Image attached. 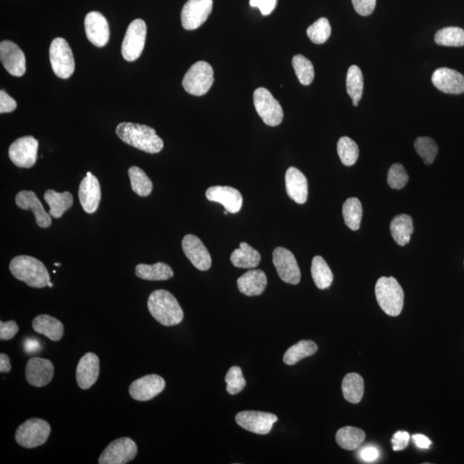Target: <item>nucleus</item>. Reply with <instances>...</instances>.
I'll list each match as a JSON object with an SVG mask.
<instances>
[{
	"label": "nucleus",
	"mask_w": 464,
	"mask_h": 464,
	"mask_svg": "<svg viewBox=\"0 0 464 464\" xmlns=\"http://www.w3.org/2000/svg\"><path fill=\"white\" fill-rule=\"evenodd\" d=\"M228 213H228L227 211V212H225V215H227Z\"/></svg>",
	"instance_id": "bf43d9fd"
},
{
	"label": "nucleus",
	"mask_w": 464,
	"mask_h": 464,
	"mask_svg": "<svg viewBox=\"0 0 464 464\" xmlns=\"http://www.w3.org/2000/svg\"><path fill=\"white\" fill-rule=\"evenodd\" d=\"M32 327L35 332L43 334L52 341H59L63 337L62 322L48 315H39L32 322Z\"/></svg>",
	"instance_id": "bb28decb"
},
{
	"label": "nucleus",
	"mask_w": 464,
	"mask_h": 464,
	"mask_svg": "<svg viewBox=\"0 0 464 464\" xmlns=\"http://www.w3.org/2000/svg\"><path fill=\"white\" fill-rule=\"evenodd\" d=\"M414 148L419 156L423 159V162L427 165L434 163L438 152L437 143L429 137H419L414 141Z\"/></svg>",
	"instance_id": "79ce46f5"
},
{
	"label": "nucleus",
	"mask_w": 464,
	"mask_h": 464,
	"mask_svg": "<svg viewBox=\"0 0 464 464\" xmlns=\"http://www.w3.org/2000/svg\"><path fill=\"white\" fill-rule=\"evenodd\" d=\"M390 232L395 243L400 246L407 245L414 232L412 217L407 215L395 216L390 223Z\"/></svg>",
	"instance_id": "7c9ffc66"
},
{
	"label": "nucleus",
	"mask_w": 464,
	"mask_h": 464,
	"mask_svg": "<svg viewBox=\"0 0 464 464\" xmlns=\"http://www.w3.org/2000/svg\"><path fill=\"white\" fill-rule=\"evenodd\" d=\"M128 176L130 179L132 191L141 197L151 195L153 188L152 181L145 174L143 169L132 166L128 169Z\"/></svg>",
	"instance_id": "e433bc0d"
},
{
	"label": "nucleus",
	"mask_w": 464,
	"mask_h": 464,
	"mask_svg": "<svg viewBox=\"0 0 464 464\" xmlns=\"http://www.w3.org/2000/svg\"><path fill=\"white\" fill-rule=\"evenodd\" d=\"M115 132L117 136L123 142L138 150L151 154H155L163 150V140L157 136L154 129L147 125L123 123L117 126Z\"/></svg>",
	"instance_id": "f257e3e1"
},
{
	"label": "nucleus",
	"mask_w": 464,
	"mask_h": 464,
	"mask_svg": "<svg viewBox=\"0 0 464 464\" xmlns=\"http://www.w3.org/2000/svg\"><path fill=\"white\" fill-rule=\"evenodd\" d=\"M50 63L56 76L67 79L74 74L75 62L69 44L62 38L52 40L50 48Z\"/></svg>",
	"instance_id": "0eeeda50"
},
{
	"label": "nucleus",
	"mask_w": 464,
	"mask_h": 464,
	"mask_svg": "<svg viewBox=\"0 0 464 464\" xmlns=\"http://www.w3.org/2000/svg\"><path fill=\"white\" fill-rule=\"evenodd\" d=\"M285 188L290 199L298 204H305L308 198V181L295 167H290L285 173Z\"/></svg>",
	"instance_id": "393cba45"
},
{
	"label": "nucleus",
	"mask_w": 464,
	"mask_h": 464,
	"mask_svg": "<svg viewBox=\"0 0 464 464\" xmlns=\"http://www.w3.org/2000/svg\"><path fill=\"white\" fill-rule=\"evenodd\" d=\"M55 367L47 358H32L27 363L26 376L27 382L34 387H44L54 378Z\"/></svg>",
	"instance_id": "aec40b11"
},
{
	"label": "nucleus",
	"mask_w": 464,
	"mask_h": 464,
	"mask_svg": "<svg viewBox=\"0 0 464 464\" xmlns=\"http://www.w3.org/2000/svg\"><path fill=\"white\" fill-rule=\"evenodd\" d=\"M165 385L164 379L159 375H147L131 383L129 394L135 401H150L162 392Z\"/></svg>",
	"instance_id": "2eb2a0df"
},
{
	"label": "nucleus",
	"mask_w": 464,
	"mask_h": 464,
	"mask_svg": "<svg viewBox=\"0 0 464 464\" xmlns=\"http://www.w3.org/2000/svg\"><path fill=\"white\" fill-rule=\"evenodd\" d=\"M18 330L17 322L14 321L0 322V340H11L18 334Z\"/></svg>",
	"instance_id": "49530a36"
},
{
	"label": "nucleus",
	"mask_w": 464,
	"mask_h": 464,
	"mask_svg": "<svg viewBox=\"0 0 464 464\" xmlns=\"http://www.w3.org/2000/svg\"><path fill=\"white\" fill-rule=\"evenodd\" d=\"M337 152L341 163L346 166H352L357 162L360 150L355 141L349 137H341L338 141Z\"/></svg>",
	"instance_id": "ea45409f"
},
{
	"label": "nucleus",
	"mask_w": 464,
	"mask_h": 464,
	"mask_svg": "<svg viewBox=\"0 0 464 464\" xmlns=\"http://www.w3.org/2000/svg\"><path fill=\"white\" fill-rule=\"evenodd\" d=\"M181 247H183L185 256L197 269L200 271H207L211 268V256L199 237L191 235V234L186 235L181 242Z\"/></svg>",
	"instance_id": "dca6fc26"
},
{
	"label": "nucleus",
	"mask_w": 464,
	"mask_h": 464,
	"mask_svg": "<svg viewBox=\"0 0 464 464\" xmlns=\"http://www.w3.org/2000/svg\"><path fill=\"white\" fill-rule=\"evenodd\" d=\"M138 447L132 439L120 438L108 445L98 459L99 464H127L136 458Z\"/></svg>",
	"instance_id": "9d476101"
},
{
	"label": "nucleus",
	"mask_w": 464,
	"mask_h": 464,
	"mask_svg": "<svg viewBox=\"0 0 464 464\" xmlns=\"http://www.w3.org/2000/svg\"><path fill=\"white\" fill-rule=\"evenodd\" d=\"M99 373L100 361L98 355L93 353L84 354L76 370V379L79 388L90 389L98 381Z\"/></svg>",
	"instance_id": "5701e85b"
},
{
	"label": "nucleus",
	"mask_w": 464,
	"mask_h": 464,
	"mask_svg": "<svg viewBox=\"0 0 464 464\" xmlns=\"http://www.w3.org/2000/svg\"><path fill=\"white\" fill-rule=\"evenodd\" d=\"M254 105L257 114L266 125L278 126L284 118V112L280 103L273 98L267 89L261 87L254 92Z\"/></svg>",
	"instance_id": "6e6552de"
},
{
	"label": "nucleus",
	"mask_w": 464,
	"mask_h": 464,
	"mask_svg": "<svg viewBox=\"0 0 464 464\" xmlns=\"http://www.w3.org/2000/svg\"><path fill=\"white\" fill-rule=\"evenodd\" d=\"M278 421L276 414L261 412V411H243L236 415V422L242 429L253 434H268L273 424Z\"/></svg>",
	"instance_id": "4468645a"
},
{
	"label": "nucleus",
	"mask_w": 464,
	"mask_h": 464,
	"mask_svg": "<svg viewBox=\"0 0 464 464\" xmlns=\"http://www.w3.org/2000/svg\"><path fill=\"white\" fill-rule=\"evenodd\" d=\"M434 41L439 46L463 47L464 30L458 27H446L437 31Z\"/></svg>",
	"instance_id": "58836bf2"
},
{
	"label": "nucleus",
	"mask_w": 464,
	"mask_h": 464,
	"mask_svg": "<svg viewBox=\"0 0 464 464\" xmlns=\"http://www.w3.org/2000/svg\"><path fill=\"white\" fill-rule=\"evenodd\" d=\"M38 140L33 136L22 137L11 145L10 159L18 168L30 169L38 160Z\"/></svg>",
	"instance_id": "9b49d317"
},
{
	"label": "nucleus",
	"mask_w": 464,
	"mask_h": 464,
	"mask_svg": "<svg viewBox=\"0 0 464 464\" xmlns=\"http://www.w3.org/2000/svg\"><path fill=\"white\" fill-rule=\"evenodd\" d=\"M51 434L50 423L43 419L33 418L20 425L16 431V441L19 446L33 449L47 441Z\"/></svg>",
	"instance_id": "39448f33"
},
{
	"label": "nucleus",
	"mask_w": 464,
	"mask_h": 464,
	"mask_svg": "<svg viewBox=\"0 0 464 464\" xmlns=\"http://www.w3.org/2000/svg\"><path fill=\"white\" fill-rule=\"evenodd\" d=\"M10 271L17 280L33 288L48 286L50 276L41 261L30 256H18L10 264Z\"/></svg>",
	"instance_id": "7ed1b4c3"
},
{
	"label": "nucleus",
	"mask_w": 464,
	"mask_h": 464,
	"mask_svg": "<svg viewBox=\"0 0 464 464\" xmlns=\"http://www.w3.org/2000/svg\"><path fill=\"white\" fill-rule=\"evenodd\" d=\"M331 35V26L329 20L325 18L318 19L307 29V35L315 44H324L328 41Z\"/></svg>",
	"instance_id": "37998d69"
},
{
	"label": "nucleus",
	"mask_w": 464,
	"mask_h": 464,
	"mask_svg": "<svg viewBox=\"0 0 464 464\" xmlns=\"http://www.w3.org/2000/svg\"><path fill=\"white\" fill-rule=\"evenodd\" d=\"M273 262L281 281L290 285H298L301 280L300 267L293 254L288 249L278 247L273 252Z\"/></svg>",
	"instance_id": "ddd939ff"
},
{
	"label": "nucleus",
	"mask_w": 464,
	"mask_h": 464,
	"mask_svg": "<svg viewBox=\"0 0 464 464\" xmlns=\"http://www.w3.org/2000/svg\"><path fill=\"white\" fill-rule=\"evenodd\" d=\"M147 40V24L142 19H135L128 28L124 36L122 54L127 62L138 60L144 50Z\"/></svg>",
	"instance_id": "1a4fd4ad"
},
{
	"label": "nucleus",
	"mask_w": 464,
	"mask_h": 464,
	"mask_svg": "<svg viewBox=\"0 0 464 464\" xmlns=\"http://www.w3.org/2000/svg\"><path fill=\"white\" fill-rule=\"evenodd\" d=\"M375 293L383 312L390 317H397L401 314L404 305V293L394 277L379 278Z\"/></svg>",
	"instance_id": "20e7f679"
},
{
	"label": "nucleus",
	"mask_w": 464,
	"mask_h": 464,
	"mask_svg": "<svg viewBox=\"0 0 464 464\" xmlns=\"http://www.w3.org/2000/svg\"><path fill=\"white\" fill-rule=\"evenodd\" d=\"M342 215L346 227L352 231H358L361 227L363 209L361 200L357 198H349L342 208Z\"/></svg>",
	"instance_id": "c9c22d12"
},
{
	"label": "nucleus",
	"mask_w": 464,
	"mask_h": 464,
	"mask_svg": "<svg viewBox=\"0 0 464 464\" xmlns=\"http://www.w3.org/2000/svg\"><path fill=\"white\" fill-rule=\"evenodd\" d=\"M209 201L217 203L230 213H237L243 205V196L237 189L228 186H213L205 192Z\"/></svg>",
	"instance_id": "6ab92c4d"
},
{
	"label": "nucleus",
	"mask_w": 464,
	"mask_h": 464,
	"mask_svg": "<svg viewBox=\"0 0 464 464\" xmlns=\"http://www.w3.org/2000/svg\"><path fill=\"white\" fill-rule=\"evenodd\" d=\"M16 101L11 98L5 91H0V113H11L17 108Z\"/></svg>",
	"instance_id": "3c124183"
},
{
	"label": "nucleus",
	"mask_w": 464,
	"mask_h": 464,
	"mask_svg": "<svg viewBox=\"0 0 464 464\" xmlns=\"http://www.w3.org/2000/svg\"><path fill=\"white\" fill-rule=\"evenodd\" d=\"M412 438L415 445L421 449H429L431 445L430 439L425 435L414 434Z\"/></svg>",
	"instance_id": "864d4df0"
},
{
	"label": "nucleus",
	"mask_w": 464,
	"mask_h": 464,
	"mask_svg": "<svg viewBox=\"0 0 464 464\" xmlns=\"http://www.w3.org/2000/svg\"><path fill=\"white\" fill-rule=\"evenodd\" d=\"M213 11V0H188L181 10V24L185 30H195L207 21Z\"/></svg>",
	"instance_id": "f8f14e48"
},
{
	"label": "nucleus",
	"mask_w": 464,
	"mask_h": 464,
	"mask_svg": "<svg viewBox=\"0 0 464 464\" xmlns=\"http://www.w3.org/2000/svg\"><path fill=\"white\" fill-rule=\"evenodd\" d=\"M16 204L23 210H30L33 212L36 224L39 227L48 228L52 225L50 213L45 211L41 201L33 191H20L16 196Z\"/></svg>",
	"instance_id": "b1692460"
},
{
	"label": "nucleus",
	"mask_w": 464,
	"mask_h": 464,
	"mask_svg": "<svg viewBox=\"0 0 464 464\" xmlns=\"http://www.w3.org/2000/svg\"><path fill=\"white\" fill-rule=\"evenodd\" d=\"M11 370L10 358L7 354H0V373H9Z\"/></svg>",
	"instance_id": "5fc2aeb1"
},
{
	"label": "nucleus",
	"mask_w": 464,
	"mask_h": 464,
	"mask_svg": "<svg viewBox=\"0 0 464 464\" xmlns=\"http://www.w3.org/2000/svg\"><path fill=\"white\" fill-rule=\"evenodd\" d=\"M353 105L354 107H358V103L353 102Z\"/></svg>",
	"instance_id": "6e6d98bb"
},
{
	"label": "nucleus",
	"mask_w": 464,
	"mask_h": 464,
	"mask_svg": "<svg viewBox=\"0 0 464 464\" xmlns=\"http://www.w3.org/2000/svg\"><path fill=\"white\" fill-rule=\"evenodd\" d=\"M361 458L366 463H373L379 458V451L373 446H366L361 451Z\"/></svg>",
	"instance_id": "603ef678"
},
{
	"label": "nucleus",
	"mask_w": 464,
	"mask_h": 464,
	"mask_svg": "<svg viewBox=\"0 0 464 464\" xmlns=\"http://www.w3.org/2000/svg\"><path fill=\"white\" fill-rule=\"evenodd\" d=\"M101 187L96 177L88 172L79 185V197L84 212L94 213L99 207L101 201Z\"/></svg>",
	"instance_id": "4be33fe9"
},
{
	"label": "nucleus",
	"mask_w": 464,
	"mask_h": 464,
	"mask_svg": "<svg viewBox=\"0 0 464 464\" xmlns=\"http://www.w3.org/2000/svg\"><path fill=\"white\" fill-rule=\"evenodd\" d=\"M149 312L160 324L166 327L181 324L184 313L179 301L166 290H157L148 298Z\"/></svg>",
	"instance_id": "f03ea898"
},
{
	"label": "nucleus",
	"mask_w": 464,
	"mask_h": 464,
	"mask_svg": "<svg viewBox=\"0 0 464 464\" xmlns=\"http://www.w3.org/2000/svg\"><path fill=\"white\" fill-rule=\"evenodd\" d=\"M312 276L315 284L318 288L324 290L332 284L334 276L327 262L320 256L313 258L312 264Z\"/></svg>",
	"instance_id": "f704fd0d"
},
{
	"label": "nucleus",
	"mask_w": 464,
	"mask_h": 464,
	"mask_svg": "<svg viewBox=\"0 0 464 464\" xmlns=\"http://www.w3.org/2000/svg\"><path fill=\"white\" fill-rule=\"evenodd\" d=\"M0 60L12 76L22 77L26 72V55L17 44L11 41L0 43Z\"/></svg>",
	"instance_id": "f3484780"
},
{
	"label": "nucleus",
	"mask_w": 464,
	"mask_h": 464,
	"mask_svg": "<svg viewBox=\"0 0 464 464\" xmlns=\"http://www.w3.org/2000/svg\"><path fill=\"white\" fill-rule=\"evenodd\" d=\"M431 82L438 90L446 94L458 95L464 92V76L450 68H438L431 76Z\"/></svg>",
	"instance_id": "412c9836"
},
{
	"label": "nucleus",
	"mask_w": 464,
	"mask_h": 464,
	"mask_svg": "<svg viewBox=\"0 0 464 464\" xmlns=\"http://www.w3.org/2000/svg\"><path fill=\"white\" fill-rule=\"evenodd\" d=\"M317 346L312 341H300L297 344L290 346L284 354L285 364L293 366L304 358L312 356L317 353Z\"/></svg>",
	"instance_id": "72a5a7b5"
},
{
	"label": "nucleus",
	"mask_w": 464,
	"mask_h": 464,
	"mask_svg": "<svg viewBox=\"0 0 464 464\" xmlns=\"http://www.w3.org/2000/svg\"><path fill=\"white\" fill-rule=\"evenodd\" d=\"M346 91L353 102H360L363 90H364V78H363L361 68L355 66H351L346 74Z\"/></svg>",
	"instance_id": "4c0bfd02"
},
{
	"label": "nucleus",
	"mask_w": 464,
	"mask_h": 464,
	"mask_svg": "<svg viewBox=\"0 0 464 464\" xmlns=\"http://www.w3.org/2000/svg\"><path fill=\"white\" fill-rule=\"evenodd\" d=\"M341 390L343 397L350 403L357 404L362 400L365 391L364 379L360 374L352 373L343 378Z\"/></svg>",
	"instance_id": "2f4dec72"
},
{
	"label": "nucleus",
	"mask_w": 464,
	"mask_h": 464,
	"mask_svg": "<svg viewBox=\"0 0 464 464\" xmlns=\"http://www.w3.org/2000/svg\"><path fill=\"white\" fill-rule=\"evenodd\" d=\"M215 78L211 64L205 62H198L186 72L183 86L189 94L200 96L207 94Z\"/></svg>",
	"instance_id": "423d86ee"
},
{
	"label": "nucleus",
	"mask_w": 464,
	"mask_h": 464,
	"mask_svg": "<svg viewBox=\"0 0 464 464\" xmlns=\"http://www.w3.org/2000/svg\"><path fill=\"white\" fill-rule=\"evenodd\" d=\"M52 285H52V283H51V281H50V284H48V286H50V288H52Z\"/></svg>",
	"instance_id": "4d7b16f0"
},
{
	"label": "nucleus",
	"mask_w": 464,
	"mask_h": 464,
	"mask_svg": "<svg viewBox=\"0 0 464 464\" xmlns=\"http://www.w3.org/2000/svg\"><path fill=\"white\" fill-rule=\"evenodd\" d=\"M44 200L50 205V213L52 217L60 219L64 212L69 210L74 205V197L70 192L58 193L52 189H48L44 193Z\"/></svg>",
	"instance_id": "cd10ccee"
},
{
	"label": "nucleus",
	"mask_w": 464,
	"mask_h": 464,
	"mask_svg": "<svg viewBox=\"0 0 464 464\" xmlns=\"http://www.w3.org/2000/svg\"><path fill=\"white\" fill-rule=\"evenodd\" d=\"M55 265L57 266V267H60V266H62V264H55Z\"/></svg>",
	"instance_id": "13d9d810"
},
{
	"label": "nucleus",
	"mask_w": 464,
	"mask_h": 464,
	"mask_svg": "<svg viewBox=\"0 0 464 464\" xmlns=\"http://www.w3.org/2000/svg\"><path fill=\"white\" fill-rule=\"evenodd\" d=\"M135 274L142 280L152 281H168L174 276L172 268L164 262H157L153 265H137Z\"/></svg>",
	"instance_id": "c756f323"
},
{
	"label": "nucleus",
	"mask_w": 464,
	"mask_h": 464,
	"mask_svg": "<svg viewBox=\"0 0 464 464\" xmlns=\"http://www.w3.org/2000/svg\"><path fill=\"white\" fill-rule=\"evenodd\" d=\"M410 439V436L409 433L403 431H398L393 436L392 439H391V443L393 446V450L395 451H400L404 450L405 448L409 445Z\"/></svg>",
	"instance_id": "8fccbe9b"
},
{
	"label": "nucleus",
	"mask_w": 464,
	"mask_h": 464,
	"mask_svg": "<svg viewBox=\"0 0 464 464\" xmlns=\"http://www.w3.org/2000/svg\"><path fill=\"white\" fill-rule=\"evenodd\" d=\"M84 28L89 41L93 45L102 47L110 40V27L107 19L98 11H91L84 19Z\"/></svg>",
	"instance_id": "a211bd4d"
},
{
	"label": "nucleus",
	"mask_w": 464,
	"mask_h": 464,
	"mask_svg": "<svg viewBox=\"0 0 464 464\" xmlns=\"http://www.w3.org/2000/svg\"><path fill=\"white\" fill-rule=\"evenodd\" d=\"M387 181L391 188L402 189L409 181V175L401 164H395L389 169Z\"/></svg>",
	"instance_id": "a18cd8bd"
},
{
	"label": "nucleus",
	"mask_w": 464,
	"mask_h": 464,
	"mask_svg": "<svg viewBox=\"0 0 464 464\" xmlns=\"http://www.w3.org/2000/svg\"><path fill=\"white\" fill-rule=\"evenodd\" d=\"M354 10L358 14L366 17L373 13L377 0H352Z\"/></svg>",
	"instance_id": "de8ad7c7"
},
{
	"label": "nucleus",
	"mask_w": 464,
	"mask_h": 464,
	"mask_svg": "<svg viewBox=\"0 0 464 464\" xmlns=\"http://www.w3.org/2000/svg\"><path fill=\"white\" fill-rule=\"evenodd\" d=\"M365 438V431L353 426L342 427L338 430L336 436L339 446L348 451L357 449L364 442Z\"/></svg>",
	"instance_id": "473e14b6"
},
{
	"label": "nucleus",
	"mask_w": 464,
	"mask_h": 464,
	"mask_svg": "<svg viewBox=\"0 0 464 464\" xmlns=\"http://www.w3.org/2000/svg\"><path fill=\"white\" fill-rule=\"evenodd\" d=\"M231 261L238 268H256L260 264L261 255L256 249L243 242L240 247L232 253Z\"/></svg>",
	"instance_id": "c85d7f7f"
},
{
	"label": "nucleus",
	"mask_w": 464,
	"mask_h": 464,
	"mask_svg": "<svg viewBox=\"0 0 464 464\" xmlns=\"http://www.w3.org/2000/svg\"><path fill=\"white\" fill-rule=\"evenodd\" d=\"M278 0H250L249 5L259 8L261 14L268 16L272 13L277 6Z\"/></svg>",
	"instance_id": "09e8293b"
},
{
	"label": "nucleus",
	"mask_w": 464,
	"mask_h": 464,
	"mask_svg": "<svg viewBox=\"0 0 464 464\" xmlns=\"http://www.w3.org/2000/svg\"><path fill=\"white\" fill-rule=\"evenodd\" d=\"M238 290L246 296H259L268 285L266 273L260 269L249 270L237 281Z\"/></svg>",
	"instance_id": "a878e982"
},
{
	"label": "nucleus",
	"mask_w": 464,
	"mask_h": 464,
	"mask_svg": "<svg viewBox=\"0 0 464 464\" xmlns=\"http://www.w3.org/2000/svg\"><path fill=\"white\" fill-rule=\"evenodd\" d=\"M293 67L302 86H310L312 83L315 71L313 64L310 60L302 55H295L293 58Z\"/></svg>",
	"instance_id": "a19ab883"
},
{
	"label": "nucleus",
	"mask_w": 464,
	"mask_h": 464,
	"mask_svg": "<svg viewBox=\"0 0 464 464\" xmlns=\"http://www.w3.org/2000/svg\"><path fill=\"white\" fill-rule=\"evenodd\" d=\"M225 383H227V390L230 395H234L240 393L246 385L243 371L239 366H232L225 376Z\"/></svg>",
	"instance_id": "c03bdc74"
}]
</instances>
